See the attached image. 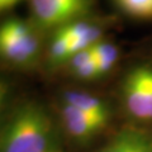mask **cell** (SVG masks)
I'll return each instance as SVG.
<instances>
[{
    "label": "cell",
    "instance_id": "obj_13",
    "mask_svg": "<svg viewBox=\"0 0 152 152\" xmlns=\"http://www.w3.org/2000/svg\"><path fill=\"white\" fill-rule=\"evenodd\" d=\"M55 152H61V151H58V150H57V151H55Z\"/></svg>",
    "mask_w": 152,
    "mask_h": 152
},
{
    "label": "cell",
    "instance_id": "obj_8",
    "mask_svg": "<svg viewBox=\"0 0 152 152\" xmlns=\"http://www.w3.org/2000/svg\"><path fill=\"white\" fill-rule=\"evenodd\" d=\"M65 67H67L70 74L75 79L81 80V81H93V80H98L102 77L93 56L91 48L81 51L72 56L69 60V62L65 65Z\"/></svg>",
    "mask_w": 152,
    "mask_h": 152
},
{
    "label": "cell",
    "instance_id": "obj_11",
    "mask_svg": "<svg viewBox=\"0 0 152 152\" xmlns=\"http://www.w3.org/2000/svg\"><path fill=\"white\" fill-rule=\"evenodd\" d=\"M12 100V84L5 77L0 76V128L9 115L8 108Z\"/></svg>",
    "mask_w": 152,
    "mask_h": 152
},
{
    "label": "cell",
    "instance_id": "obj_3",
    "mask_svg": "<svg viewBox=\"0 0 152 152\" xmlns=\"http://www.w3.org/2000/svg\"><path fill=\"white\" fill-rule=\"evenodd\" d=\"M31 20L43 34L88 18L93 0H28Z\"/></svg>",
    "mask_w": 152,
    "mask_h": 152
},
{
    "label": "cell",
    "instance_id": "obj_4",
    "mask_svg": "<svg viewBox=\"0 0 152 152\" xmlns=\"http://www.w3.org/2000/svg\"><path fill=\"white\" fill-rule=\"evenodd\" d=\"M122 104L137 122H152V66L136 65L124 75L121 86Z\"/></svg>",
    "mask_w": 152,
    "mask_h": 152
},
{
    "label": "cell",
    "instance_id": "obj_5",
    "mask_svg": "<svg viewBox=\"0 0 152 152\" xmlns=\"http://www.w3.org/2000/svg\"><path fill=\"white\" fill-rule=\"evenodd\" d=\"M60 126L66 136L75 143L85 145L94 140L105 126L79 109L60 102Z\"/></svg>",
    "mask_w": 152,
    "mask_h": 152
},
{
    "label": "cell",
    "instance_id": "obj_7",
    "mask_svg": "<svg viewBox=\"0 0 152 152\" xmlns=\"http://www.w3.org/2000/svg\"><path fill=\"white\" fill-rule=\"evenodd\" d=\"M98 152H152V136L138 128H126Z\"/></svg>",
    "mask_w": 152,
    "mask_h": 152
},
{
    "label": "cell",
    "instance_id": "obj_10",
    "mask_svg": "<svg viewBox=\"0 0 152 152\" xmlns=\"http://www.w3.org/2000/svg\"><path fill=\"white\" fill-rule=\"evenodd\" d=\"M114 3L129 17L137 19L152 18V0H114Z\"/></svg>",
    "mask_w": 152,
    "mask_h": 152
},
{
    "label": "cell",
    "instance_id": "obj_1",
    "mask_svg": "<svg viewBox=\"0 0 152 152\" xmlns=\"http://www.w3.org/2000/svg\"><path fill=\"white\" fill-rule=\"evenodd\" d=\"M58 128L46 107L24 102L10 110L0 128V152H55Z\"/></svg>",
    "mask_w": 152,
    "mask_h": 152
},
{
    "label": "cell",
    "instance_id": "obj_2",
    "mask_svg": "<svg viewBox=\"0 0 152 152\" xmlns=\"http://www.w3.org/2000/svg\"><path fill=\"white\" fill-rule=\"evenodd\" d=\"M43 33L31 19L9 17L0 23V64L13 70L34 69L45 60Z\"/></svg>",
    "mask_w": 152,
    "mask_h": 152
},
{
    "label": "cell",
    "instance_id": "obj_12",
    "mask_svg": "<svg viewBox=\"0 0 152 152\" xmlns=\"http://www.w3.org/2000/svg\"><path fill=\"white\" fill-rule=\"evenodd\" d=\"M20 1L22 0H0V13L13 8L14 5H17V4Z\"/></svg>",
    "mask_w": 152,
    "mask_h": 152
},
{
    "label": "cell",
    "instance_id": "obj_6",
    "mask_svg": "<svg viewBox=\"0 0 152 152\" xmlns=\"http://www.w3.org/2000/svg\"><path fill=\"white\" fill-rule=\"evenodd\" d=\"M60 102L86 113L105 127L110 121V108L103 99L91 93L83 90H65L61 94Z\"/></svg>",
    "mask_w": 152,
    "mask_h": 152
},
{
    "label": "cell",
    "instance_id": "obj_9",
    "mask_svg": "<svg viewBox=\"0 0 152 152\" xmlns=\"http://www.w3.org/2000/svg\"><path fill=\"white\" fill-rule=\"evenodd\" d=\"M91 52L102 77L108 75L115 67L121 56L118 46L110 41L104 39V38L91 47Z\"/></svg>",
    "mask_w": 152,
    "mask_h": 152
}]
</instances>
